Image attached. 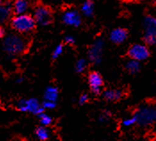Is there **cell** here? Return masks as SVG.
Instances as JSON below:
<instances>
[{"label":"cell","instance_id":"6","mask_svg":"<svg viewBox=\"0 0 156 141\" xmlns=\"http://www.w3.org/2000/svg\"><path fill=\"white\" fill-rule=\"evenodd\" d=\"M34 19L36 23L41 25H48L52 21V13L47 6L38 5L34 11Z\"/></svg>","mask_w":156,"mask_h":141},{"label":"cell","instance_id":"18","mask_svg":"<svg viewBox=\"0 0 156 141\" xmlns=\"http://www.w3.org/2000/svg\"><path fill=\"white\" fill-rule=\"evenodd\" d=\"M36 136L39 140L46 141L49 139L48 130L44 126H40L36 129Z\"/></svg>","mask_w":156,"mask_h":141},{"label":"cell","instance_id":"15","mask_svg":"<svg viewBox=\"0 0 156 141\" xmlns=\"http://www.w3.org/2000/svg\"><path fill=\"white\" fill-rule=\"evenodd\" d=\"M58 89L53 86H50L47 88L45 94H44V97L45 100H49V101H55L56 102L57 98H58Z\"/></svg>","mask_w":156,"mask_h":141},{"label":"cell","instance_id":"3","mask_svg":"<svg viewBox=\"0 0 156 141\" xmlns=\"http://www.w3.org/2000/svg\"><path fill=\"white\" fill-rule=\"evenodd\" d=\"M136 121L141 126H149L156 121V107L154 106H141L134 114Z\"/></svg>","mask_w":156,"mask_h":141},{"label":"cell","instance_id":"4","mask_svg":"<svg viewBox=\"0 0 156 141\" xmlns=\"http://www.w3.org/2000/svg\"><path fill=\"white\" fill-rule=\"evenodd\" d=\"M104 50V40L99 38L94 42L88 50V58L93 63L98 64L102 60V54Z\"/></svg>","mask_w":156,"mask_h":141},{"label":"cell","instance_id":"5","mask_svg":"<svg viewBox=\"0 0 156 141\" xmlns=\"http://www.w3.org/2000/svg\"><path fill=\"white\" fill-rule=\"evenodd\" d=\"M129 57L136 61H144L149 57V50L146 46L142 44H135L131 46L128 52Z\"/></svg>","mask_w":156,"mask_h":141},{"label":"cell","instance_id":"13","mask_svg":"<svg viewBox=\"0 0 156 141\" xmlns=\"http://www.w3.org/2000/svg\"><path fill=\"white\" fill-rule=\"evenodd\" d=\"M122 91L120 89H108L104 92V97L107 101H116L122 97Z\"/></svg>","mask_w":156,"mask_h":141},{"label":"cell","instance_id":"19","mask_svg":"<svg viewBox=\"0 0 156 141\" xmlns=\"http://www.w3.org/2000/svg\"><path fill=\"white\" fill-rule=\"evenodd\" d=\"M39 116V121H40V123L43 125V126H48L52 123V118L51 116H49L48 114H45L44 112L39 114H38Z\"/></svg>","mask_w":156,"mask_h":141},{"label":"cell","instance_id":"17","mask_svg":"<svg viewBox=\"0 0 156 141\" xmlns=\"http://www.w3.org/2000/svg\"><path fill=\"white\" fill-rule=\"evenodd\" d=\"M125 67H126V70H128L129 73L135 74V73L138 72L139 70H140V63H139V61H136V60L131 59L130 61L127 62Z\"/></svg>","mask_w":156,"mask_h":141},{"label":"cell","instance_id":"21","mask_svg":"<svg viewBox=\"0 0 156 141\" xmlns=\"http://www.w3.org/2000/svg\"><path fill=\"white\" fill-rule=\"evenodd\" d=\"M144 40L145 44L149 45V46H154L156 44V37L153 34L150 33H146L144 36Z\"/></svg>","mask_w":156,"mask_h":141},{"label":"cell","instance_id":"10","mask_svg":"<svg viewBox=\"0 0 156 141\" xmlns=\"http://www.w3.org/2000/svg\"><path fill=\"white\" fill-rule=\"evenodd\" d=\"M127 37H128V32L126 30L122 28H117L111 32L110 39L115 44H121L127 39Z\"/></svg>","mask_w":156,"mask_h":141},{"label":"cell","instance_id":"16","mask_svg":"<svg viewBox=\"0 0 156 141\" xmlns=\"http://www.w3.org/2000/svg\"><path fill=\"white\" fill-rule=\"evenodd\" d=\"M81 12L87 17H91L94 13V2L92 0H87L81 6Z\"/></svg>","mask_w":156,"mask_h":141},{"label":"cell","instance_id":"14","mask_svg":"<svg viewBox=\"0 0 156 141\" xmlns=\"http://www.w3.org/2000/svg\"><path fill=\"white\" fill-rule=\"evenodd\" d=\"M11 11H12L11 6L8 4L3 3L0 0V23H4L8 19Z\"/></svg>","mask_w":156,"mask_h":141},{"label":"cell","instance_id":"7","mask_svg":"<svg viewBox=\"0 0 156 141\" xmlns=\"http://www.w3.org/2000/svg\"><path fill=\"white\" fill-rule=\"evenodd\" d=\"M88 84H89L91 91L94 94L97 95L101 92V89H102V87L104 84V81H103L102 76L98 72L93 71L88 76Z\"/></svg>","mask_w":156,"mask_h":141},{"label":"cell","instance_id":"28","mask_svg":"<svg viewBox=\"0 0 156 141\" xmlns=\"http://www.w3.org/2000/svg\"><path fill=\"white\" fill-rule=\"evenodd\" d=\"M64 40H65V42H66L67 44H70V45L74 44V42H75V38H74V37H72V36H66L65 38H64Z\"/></svg>","mask_w":156,"mask_h":141},{"label":"cell","instance_id":"8","mask_svg":"<svg viewBox=\"0 0 156 141\" xmlns=\"http://www.w3.org/2000/svg\"><path fill=\"white\" fill-rule=\"evenodd\" d=\"M62 21L66 25L79 27L81 24V17L80 14L76 10H67L62 15Z\"/></svg>","mask_w":156,"mask_h":141},{"label":"cell","instance_id":"12","mask_svg":"<svg viewBox=\"0 0 156 141\" xmlns=\"http://www.w3.org/2000/svg\"><path fill=\"white\" fill-rule=\"evenodd\" d=\"M144 25L146 33L153 34L156 37V18L153 16H147L144 19Z\"/></svg>","mask_w":156,"mask_h":141},{"label":"cell","instance_id":"2","mask_svg":"<svg viewBox=\"0 0 156 141\" xmlns=\"http://www.w3.org/2000/svg\"><path fill=\"white\" fill-rule=\"evenodd\" d=\"M27 47L25 39L21 36L12 35L7 36L4 41V49L5 51L11 56H16L22 54Z\"/></svg>","mask_w":156,"mask_h":141},{"label":"cell","instance_id":"27","mask_svg":"<svg viewBox=\"0 0 156 141\" xmlns=\"http://www.w3.org/2000/svg\"><path fill=\"white\" fill-rule=\"evenodd\" d=\"M109 117H110V115H109L108 112H105V113H103V114H101V116H100V121L105 122V121H107L109 120Z\"/></svg>","mask_w":156,"mask_h":141},{"label":"cell","instance_id":"1","mask_svg":"<svg viewBox=\"0 0 156 141\" xmlns=\"http://www.w3.org/2000/svg\"><path fill=\"white\" fill-rule=\"evenodd\" d=\"M12 27L20 33H27L34 30L36 26V21L31 15L22 13L16 14L12 19Z\"/></svg>","mask_w":156,"mask_h":141},{"label":"cell","instance_id":"26","mask_svg":"<svg viewBox=\"0 0 156 141\" xmlns=\"http://www.w3.org/2000/svg\"><path fill=\"white\" fill-rule=\"evenodd\" d=\"M87 101H88V96H87V94L81 95V96H80L79 102H80V105H84V104H86Z\"/></svg>","mask_w":156,"mask_h":141},{"label":"cell","instance_id":"22","mask_svg":"<svg viewBox=\"0 0 156 141\" xmlns=\"http://www.w3.org/2000/svg\"><path fill=\"white\" fill-rule=\"evenodd\" d=\"M136 118L134 117H130V118H127V119H125L123 121H122V124H123V126H125V127H130V126H133L134 124H136Z\"/></svg>","mask_w":156,"mask_h":141},{"label":"cell","instance_id":"9","mask_svg":"<svg viewBox=\"0 0 156 141\" xmlns=\"http://www.w3.org/2000/svg\"><path fill=\"white\" fill-rule=\"evenodd\" d=\"M44 107L36 98L26 99V112L30 114H39L44 112Z\"/></svg>","mask_w":156,"mask_h":141},{"label":"cell","instance_id":"30","mask_svg":"<svg viewBox=\"0 0 156 141\" xmlns=\"http://www.w3.org/2000/svg\"><path fill=\"white\" fill-rule=\"evenodd\" d=\"M18 83L22 82V81H23V78H19V79H17V81H16Z\"/></svg>","mask_w":156,"mask_h":141},{"label":"cell","instance_id":"23","mask_svg":"<svg viewBox=\"0 0 156 141\" xmlns=\"http://www.w3.org/2000/svg\"><path fill=\"white\" fill-rule=\"evenodd\" d=\"M62 51H63V47L62 45H58L57 47L55 48L54 52H53V58L57 59L62 54Z\"/></svg>","mask_w":156,"mask_h":141},{"label":"cell","instance_id":"29","mask_svg":"<svg viewBox=\"0 0 156 141\" xmlns=\"http://www.w3.org/2000/svg\"><path fill=\"white\" fill-rule=\"evenodd\" d=\"M5 35V30L3 29L2 26H0V38H3Z\"/></svg>","mask_w":156,"mask_h":141},{"label":"cell","instance_id":"25","mask_svg":"<svg viewBox=\"0 0 156 141\" xmlns=\"http://www.w3.org/2000/svg\"><path fill=\"white\" fill-rule=\"evenodd\" d=\"M43 107L45 109H54L56 106V102L55 101H49V100H45L43 102Z\"/></svg>","mask_w":156,"mask_h":141},{"label":"cell","instance_id":"20","mask_svg":"<svg viewBox=\"0 0 156 141\" xmlns=\"http://www.w3.org/2000/svg\"><path fill=\"white\" fill-rule=\"evenodd\" d=\"M87 66V60L84 58H80L77 61L75 68H76V70H77L78 72H83V71L86 70Z\"/></svg>","mask_w":156,"mask_h":141},{"label":"cell","instance_id":"24","mask_svg":"<svg viewBox=\"0 0 156 141\" xmlns=\"http://www.w3.org/2000/svg\"><path fill=\"white\" fill-rule=\"evenodd\" d=\"M16 107L21 112H26V99H20L16 103Z\"/></svg>","mask_w":156,"mask_h":141},{"label":"cell","instance_id":"11","mask_svg":"<svg viewBox=\"0 0 156 141\" xmlns=\"http://www.w3.org/2000/svg\"><path fill=\"white\" fill-rule=\"evenodd\" d=\"M30 8V1L29 0H16L12 5V11L15 14L25 13Z\"/></svg>","mask_w":156,"mask_h":141}]
</instances>
